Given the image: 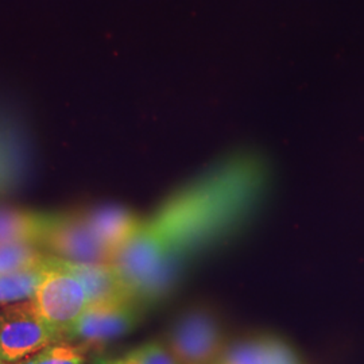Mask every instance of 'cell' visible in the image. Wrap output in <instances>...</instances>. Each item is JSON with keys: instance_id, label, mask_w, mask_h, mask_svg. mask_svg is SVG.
Instances as JSON below:
<instances>
[{"instance_id": "7a4b0ae2", "label": "cell", "mask_w": 364, "mask_h": 364, "mask_svg": "<svg viewBox=\"0 0 364 364\" xmlns=\"http://www.w3.org/2000/svg\"><path fill=\"white\" fill-rule=\"evenodd\" d=\"M31 301L39 316L50 326L61 329L63 333L88 306L80 279L64 267L60 258L53 255L49 269Z\"/></svg>"}, {"instance_id": "4fadbf2b", "label": "cell", "mask_w": 364, "mask_h": 364, "mask_svg": "<svg viewBox=\"0 0 364 364\" xmlns=\"http://www.w3.org/2000/svg\"><path fill=\"white\" fill-rule=\"evenodd\" d=\"M127 364H180L162 344L149 343L123 356Z\"/></svg>"}, {"instance_id": "9a60e30c", "label": "cell", "mask_w": 364, "mask_h": 364, "mask_svg": "<svg viewBox=\"0 0 364 364\" xmlns=\"http://www.w3.org/2000/svg\"><path fill=\"white\" fill-rule=\"evenodd\" d=\"M0 364H13V363H9V362H6L1 356H0Z\"/></svg>"}, {"instance_id": "ba28073f", "label": "cell", "mask_w": 364, "mask_h": 364, "mask_svg": "<svg viewBox=\"0 0 364 364\" xmlns=\"http://www.w3.org/2000/svg\"><path fill=\"white\" fill-rule=\"evenodd\" d=\"M53 213L0 205V245L28 242L41 245Z\"/></svg>"}, {"instance_id": "30bf717a", "label": "cell", "mask_w": 364, "mask_h": 364, "mask_svg": "<svg viewBox=\"0 0 364 364\" xmlns=\"http://www.w3.org/2000/svg\"><path fill=\"white\" fill-rule=\"evenodd\" d=\"M50 258L52 255L37 266L0 277V309L16 302L33 299L37 287L49 269Z\"/></svg>"}, {"instance_id": "5b68a950", "label": "cell", "mask_w": 364, "mask_h": 364, "mask_svg": "<svg viewBox=\"0 0 364 364\" xmlns=\"http://www.w3.org/2000/svg\"><path fill=\"white\" fill-rule=\"evenodd\" d=\"M223 344L218 321L204 311L185 314L169 335L170 351L180 364H215Z\"/></svg>"}, {"instance_id": "52a82bcc", "label": "cell", "mask_w": 364, "mask_h": 364, "mask_svg": "<svg viewBox=\"0 0 364 364\" xmlns=\"http://www.w3.org/2000/svg\"><path fill=\"white\" fill-rule=\"evenodd\" d=\"M61 262L82 284L88 305L115 299H132L112 263H76L64 259Z\"/></svg>"}, {"instance_id": "6da1fadb", "label": "cell", "mask_w": 364, "mask_h": 364, "mask_svg": "<svg viewBox=\"0 0 364 364\" xmlns=\"http://www.w3.org/2000/svg\"><path fill=\"white\" fill-rule=\"evenodd\" d=\"M65 341L61 329L46 323L31 299L0 309V356L16 363L33 353Z\"/></svg>"}, {"instance_id": "9c48e42d", "label": "cell", "mask_w": 364, "mask_h": 364, "mask_svg": "<svg viewBox=\"0 0 364 364\" xmlns=\"http://www.w3.org/2000/svg\"><path fill=\"white\" fill-rule=\"evenodd\" d=\"M221 364L299 363L287 344L273 338H262L230 348L224 353Z\"/></svg>"}, {"instance_id": "8fae6325", "label": "cell", "mask_w": 364, "mask_h": 364, "mask_svg": "<svg viewBox=\"0 0 364 364\" xmlns=\"http://www.w3.org/2000/svg\"><path fill=\"white\" fill-rule=\"evenodd\" d=\"M43 248L28 242L0 245V277L37 266L48 259Z\"/></svg>"}, {"instance_id": "3957f363", "label": "cell", "mask_w": 364, "mask_h": 364, "mask_svg": "<svg viewBox=\"0 0 364 364\" xmlns=\"http://www.w3.org/2000/svg\"><path fill=\"white\" fill-rule=\"evenodd\" d=\"M39 246L55 258L76 263H112L115 258L92 232L81 210L53 213Z\"/></svg>"}, {"instance_id": "7c38bea8", "label": "cell", "mask_w": 364, "mask_h": 364, "mask_svg": "<svg viewBox=\"0 0 364 364\" xmlns=\"http://www.w3.org/2000/svg\"><path fill=\"white\" fill-rule=\"evenodd\" d=\"M13 364H85V348L58 341Z\"/></svg>"}, {"instance_id": "277c9868", "label": "cell", "mask_w": 364, "mask_h": 364, "mask_svg": "<svg viewBox=\"0 0 364 364\" xmlns=\"http://www.w3.org/2000/svg\"><path fill=\"white\" fill-rule=\"evenodd\" d=\"M141 318V305L134 299L90 304L82 314L64 331V338L77 340L85 347H99L134 329Z\"/></svg>"}, {"instance_id": "8992f818", "label": "cell", "mask_w": 364, "mask_h": 364, "mask_svg": "<svg viewBox=\"0 0 364 364\" xmlns=\"http://www.w3.org/2000/svg\"><path fill=\"white\" fill-rule=\"evenodd\" d=\"M81 213L92 232L115 255L142 224L130 210L114 205L87 209L81 210Z\"/></svg>"}, {"instance_id": "5bb4252c", "label": "cell", "mask_w": 364, "mask_h": 364, "mask_svg": "<svg viewBox=\"0 0 364 364\" xmlns=\"http://www.w3.org/2000/svg\"><path fill=\"white\" fill-rule=\"evenodd\" d=\"M95 364H127L126 360L123 358H119V359H102L99 360L97 363Z\"/></svg>"}]
</instances>
